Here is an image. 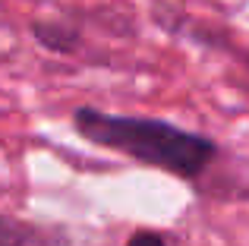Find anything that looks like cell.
<instances>
[{"mask_svg":"<svg viewBox=\"0 0 249 246\" xmlns=\"http://www.w3.org/2000/svg\"><path fill=\"white\" fill-rule=\"evenodd\" d=\"M76 129L95 145H107L117 152L129 155L136 161H145L152 167L193 177L208 164L214 155V145L205 136L186 133L180 126H170L161 120H142V117H114L91 107L76 111Z\"/></svg>","mask_w":249,"mask_h":246,"instance_id":"obj_1","label":"cell"},{"mask_svg":"<svg viewBox=\"0 0 249 246\" xmlns=\"http://www.w3.org/2000/svg\"><path fill=\"white\" fill-rule=\"evenodd\" d=\"M32 35L38 38V44H44L48 51H57V54H70L79 44V32L67 22H35Z\"/></svg>","mask_w":249,"mask_h":246,"instance_id":"obj_2","label":"cell"},{"mask_svg":"<svg viewBox=\"0 0 249 246\" xmlns=\"http://www.w3.org/2000/svg\"><path fill=\"white\" fill-rule=\"evenodd\" d=\"M0 246H22L19 234H16V230H13L6 221H0Z\"/></svg>","mask_w":249,"mask_h":246,"instance_id":"obj_3","label":"cell"},{"mask_svg":"<svg viewBox=\"0 0 249 246\" xmlns=\"http://www.w3.org/2000/svg\"><path fill=\"white\" fill-rule=\"evenodd\" d=\"M129 246H164V240H161L158 234H136L133 240H129Z\"/></svg>","mask_w":249,"mask_h":246,"instance_id":"obj_4","label":"cell"}]
</instances>
